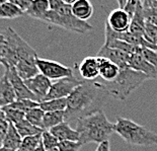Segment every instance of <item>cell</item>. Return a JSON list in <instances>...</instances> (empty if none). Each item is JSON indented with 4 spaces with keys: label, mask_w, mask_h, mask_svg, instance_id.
<instances>
[{
    "label": "cell",
    "mask_w": 157,
    "mask_h": 151,
    "mask_svg": "<svg viewBox=\"0 0 157 151\" xmlns=\"http://www.w3.org/2000/svg\"><path fill=\"white\" fill-rule=\"evenodd\" d=\"M102 82L83 81L67 97V109L65 110V122H76L92 113L102 110L109 97Z\"/></svg>",
    "instance_id": "cell-1"
},
{
    "label": "cell",
    "mask_w": 157,
    "mask_h": 151,
    "mask_svg": "<svg viewBox=\"0 0 157 151\" xmlns=\"http://www.w3.org/2000/svg\"><path fill=\"white\" fill-rule=\"evenodd\" d=\"M75 130L79 134L78 142L82 146L88 143L101 144L109 141L115 133V124L109 122L103 110H98L79 119Z\"/></svg>",
    "instance_id": "cell-2"
},
{
    "label": "cell",
    "mask_w": 157,
    "mask_h": 151,
    "mask_svg": "<svg viewBox=\"0 0 157 151\" xmlns=\"http://www.w3.org/2000/svg\"><path fill=\"white\" fill-rule=\"evenodd\" d=\"M2 33L4 41L0 48L5 68L15 67L19 62H36L39 57L36 51L12 28H6Z\"/></svg>",
    "instance_id": "cell-3"
},
{
    "label": "cell",
    "mask_w": 157,
    "mask_h": 151,
    "mask_svg": "<svg viewBox=\"0 0 157 151\" xmlns=\"http://www.w3.org/2000/svg\"><path fill=\"white\" fill-rule=\"evenodd\" d=\"M72 5L64 0H51L50 10L43 16L41 21L77 33H86L92 29V25L87 21H80L72 13Z\"/></svg>",
    "instance_id": "cell-4"
},
{
    "label": "cell",
    "mask_w": 157,
    "mask_h": 151,
    "mask_svg": "<svg viewBox=\"0 0 157 151\" xmlns=\"http://www.w3.org/2000/svg\"><path fill=\"white\" fill-rule=\"evenodd\" d=\"M115 133L120 135L128 144L135 146L157 145V134L132 120L117 117Z\"/></svg>",
    "instance_id": "cell-5"
},
{
    "label": "cell",
    "mask_w": 157,
    "mask_h": 151,
    "mask_svg": "<svg viewBox=\"0 0 157 151\" xmlns=\"http://www.w3.org/2000/svg\"><path fill=\"white\" fill-rule=\"evenodd\" d=\"M147 79L148 77L145 74L130 67H126L120 69L119 76L115 81L103 83V85L105 86L109 96L119 100H124L130 95V93L141 86Z\"/></svg>",
    "instance_id": "cell-6"
},
{
    "label": "cell",
    "mask_w": 157,
    "mask_h": 151,
    "mask_svg": "<svg viewBox=\"0 0 157 151\" xmlns=\"http://www.w3.org/2000/svg\"><path fill=\"white\" fill-rule=\"evenodd\" d=\"M36 66L41 74L50 80H59L66 77L73 76V71L70 67L65 66L59 62L48 59H36Z\"/></svg>",
    "instance_id": "cell-7"
},
{
    "label": "cell",
    "mask_w": 157,
    "mask_h": 151,
    "mask_svg": "<svg viewBox=\"0 0 157 151\" xmlns=\"http://www.w3.org/2000/svg\"><path fill=\"white\" fill-rule=\"evenodd\" d=\"M83 81L78 79L74 75L66 77V78L59 79L53 82L50 88L48 95L46 96L45 100L58 99H67V97L74 91V89L79 86Z\"/></svg>",
    "instance_id": "cell-8"
},
{
    "label": "cell",
    "mask_w": 157,
    "mask_h": 151,
    "mask_svg": "<svg viewBox=\"0 0 157 151\" xmlns=\"http://www.w3.org/2000/svg\"><path fill=\"white\" fill-rule=\"evenodd\" d=\"M25 83L28 86V88L31 90V92L36 96V102L39 103H41L45 100L46 96L48 95L50 88H51L53 84L52 80L47 78L46 76L41 74V73L31 79L25 80Z\"/></svg>",
    "instance_id": "cell-9"
},
{
    "label": "cell",
    "mask_w": 157,
    "mask_h": 151,
    "mask_svg": "<svg viewBox=\"0 0 157 151\" xmlns=\"http://www.w3.org/2000/svg\"><path fill=\"white\" fill-rule=\"evenodd\" d=\"M131 17L125 10L120 8L113 9L109 12L106 18V23L113 32L117 33H127L129 32L131 25Z\"/></svg>",
    "instance_id": "cell-10"
},
{
    "label": "cell",
    "mask_w": 157,
    "mask_h": 151,
    "mask_svg": "<svg viewBox=\"0 0 157 151\" xmlns=\"http://www.w3.org/2000/svg\"><path fill=\"white\" fill-rule=\"evenodd\" d=\"M5 71L7 72L8 74V78L9 81H10L11 85L14 89L16 99H32L36 102V96L31 92V90L28 88V86L25 85V80H22L21 77L18 76L17 72L14 67H8V68H5Z\"/></svg>",
    "instance_id": "cell-11"
},
{
    "label": "cell",
    "mask_w": 157,
    "mask_h": 151,
    "mask_svg": "<svg viewBox=\"0 0 157 151\" xmlns=\"http://www.w3.org/2000/svg\"><path fill=\"white\" fill-rule=\"evenodd\" d=\"M139 49L136 53L130 55L129 67L145 74L148 79H157V68L143 58L139 53Z\"/></svg>",
    "instance_id": "cell-12"
},
{
    "label": "cell",
    "mask_w": 157,
    "mask_h": 151,
    "mask_svg": "<svg viewBox=\"0 0 157 151\" xmlns=\"http://www.w3.org/2000/svg\"><path fill=\"white\" fill-rule=\"evenodd\" d=\"M96 57L109 60V61H112L113 63H115L116 65H118L120 69L129 67L130 54L124 51H121V50L109 48V47L103 45L98 52Z\"/></svg>",
    "instance_id": "cell-13"
},
{
    "label": "cell",
    "mask_w": 157,
    "mask_h": 151,
    "mask_svg": "<svg viewBox=\"0 0 157 151\" xmlns=\"http://www.w3.org/2000/svg\"><path fill=\"white\" fill-rule=\"evenodd\" d=\"M80 75L85 81H92L99 76V61L98 57H86L78 65Z\"/></svg>",
    "instance_id": "cell-14"
},
{
    "label": "cell",
    "mask_w": 157,
    "mask_h": 151,
    "mask_svg": "<svg viewBox=\"0 0 157 151\" xmlns=\"http://www.w3.org/2000/svg\"><path fill=\"white\" fill-rule=\"evenodd\" d=\"M16 99L14 89L9 81L7 72H4V74L0 78V108L10 106L13 103Z\"/></svg>",
    "instance_id": "cell-15"
},
{
    "label": "cell",
    "mask_w": 157,
    "mask_h": 151,
    "mask_svg": "<svg viewBox=\"0 0 157 151\" xmlns=\"http://www.w3.org/2000/svg\"><path fill=\"white\" fill-rule=\"evenodd\" d=\"M98 61H99V76L103 80L102 83H109L115 81L120 73L119 66L105 58H98Z\"/></svg>",
    "instance_id": "cell-16"
},
{
    "label": "cell",
    "mask_w": 157,
    "mask_h": 151,
    "mask_svg": "<svg viewBox=\"0 0 157 151\" xmlns=\"http://www.w3.org/2000/svg\"><path fill=\"white\" fill-rule=\"evenodd\" d=\"M53 135H54L59 142H63V141H77L79 140V134L75 129L71 128L67 122H63L60 125L54 127L50 130Z\"/></svg>",
    "instance_id": "cell-17"
},
{
    "label": "cell",
    "mask_w": 157,
    "mask_h": 151,
    "mask_svg": "<svg viewBox=\"0 0 157 151\" xmlns=\"http://www.w3.org/2000/svg\"><path fill=\"white\" fill-rule=\"evenodd\" d=\"M71 9L75 17L83 21L91 17L93 13V6L88 0H76L72 4Z\"/></svg>",
    "instance_id": "cell-18"
},
{
    "label": "cell",
    "mask_w": 157,
    "mask_h": 151,
    "mask_svg": "<svg viewBox=\"0 0 157 151\" xmlns=\"http://www.w3.org/2000/svg\"><path fill=\"white\" fill-rule=\"evenodd\" d=\"M21 141L22 138L19 135L18 131L16 130L15 126L12 125V124H9L7 133H6V135L4 137V140H3L2 147H4L6 149L18 151L19 147H21Z\"/></svg>",
    "instance_id": "cell-19"
},
{
    "label": "cell",
    "mask_w": 157,
    "mask_h": 151,
    "mask_svg": "<svg viewBox=\"0 0 157 151\" xmlns=\"http://www.w3.org/2000/svg\"><path fill=\"white\" fill-rule=\"evenodd\" d=\"M50 10V1L48 0H36L33 1L31 7L25 12L26 15L41 21L42 17Z\"/></svg>",
    "instance_id": "cell-20"
},
{
    "label": "cell",
    "mask_w": 157,
    "mask_h": 151,
    "mask_svg": "<svg viewBox=\"0 0 157 151\" xmlns=\"http://www.w3.org/2000/svg\"><path fill=\"white\" fill-rule=\"evenodd\" d=\"M63 122H65V112L45 113L44 119H43V128L44 131H50Z\"/></svg>",
    "instance_id": "cell-21"
},
{
    "label": "cell",
    "mask_w": 157,
    "mask_h": 151,
    "mask_svg": "<svg viewBox=\"0 0 157 151\" xmlns=\"http://www.w3.org/2000/svg\"><path fill=\"white\" fill-rule=\"evenodd\" d=\"M23 13L17 6L11 1H4L0 6V18L3 19H14L22 16Z\"/></svg>",
    "instance_id": "cell-22"
},
{
    "label": "cell",
    "mask_w": 157,
    "mask_h": 151,
    "mask_svg": "<svg viewBox=\"0 0 157 151\" xmlns=\"http://www.w3.org/2000/svg\"><path fill=\"white\" fill-rule=\"evenodd\" d=\"M41 108L45 113L49 112H65L67 109V99H58L44 100L40 103Z\"/></svg>",
    "instance_id": "cell-23"
},
{
    "label": "cell",
    "mask_w": 157,
    "mask_h": 151,
    "mask_svg": "<svg viewBox=\"0 0 157 151\" xmlns=\"http://www.w3.org/2000/svg\"><path fill=\"white\" fill-rule=\"evenodd\" d=\"M16 130L18 131L19 135L21 136V138H25L29 136H35V135H40L44 132L43 129H40L38 127H36L34 125H32L28 120L25 119L21 121V123L16 124L15 125Z\"/></svg>",
    "instance_id": "cell-24"
},
{
    "label": "cell",
    "mask_w": 157,
    "mask_h": 151,
    "mask_svg": "<svg viewBox=\"0 0 157 151\" xmlns=\"http://www.w3.org/2000/svg\"><path fill=\"white\" fill-rule=\"evenodd\" d=\"M3 113L6 117V120L8 121L9 124H12V125H16V124L21 123V121L25 119V114L21 112V110L13 109L10 106H4V108H1Z\"/></svg>",
    "instance_id": "cell-25"
},
{
    "label": "cell",
    "mask_w": 157,
    "mask_h": 151,
    "mask_svg": "<svg viewBox=\"0 0 157 151\" xmlns=\"http://www.w3.org/2000/svg\"><path fill=\"white\" fill-rule=\"evenodd\" d=\"M45 112L41 108H35L31 110H29L25 114V119L29 121L32 125H34L36 127H38L40 129H43V119H44Z\"/></svg>",
    "instance_id": "cell-26"
},
{
    "label": "cell",
    "mask_w": 157,
    "mask_h": 151,
    "mask_svg": "<svg viewBox=\"0 0 157 151\" xmlns=\"http://www.w3.org/2000/svg\"><path fill=\"white\" fill-rule=\"evenodd\" d=\"M41 143H42V134L25 137V138H22L18 151H36Z\"/></svg>",
    "instance_id": "cell-27"
},
{
    "label": "cell",
    "mask_w": 157,
    "mask_h": 151,
    "mask_svg": "<svg viewBox=\"0 0 157 151\" xmlns=\"http://www.w3.org/2000/svg\"><path fill=\"white\" fill-rule=\"evenodd\" d=\"M10 106L13 109H16L22 113L26 114L29 110H31L35 108H39L40 103L38 102H35V100L23 99H16L14 103H11Z\"/></svg>",
    "instance_id": "cell-28"
},
{
    "label": "cell",
    "mask_w": 157,
    "mask_h": 151,
    "mask_svg": "<svg viewBox=\"0 0 157 151\" xmlns=\"http://www.w3.org/2000/svg\"><path fill=\"white\" fill-rule=\"evenodd\" d=\"M59 143H60L59 140L50 131H44L42 133V144L44 146V148L46 149V151L53 148H57Z\"/></svg>",
    "instance_id": "cell-29"
},
{
    "label": "cell",
    "mask_w": 157,
    "mask_h": 151,
    "mask_svg": "<svg viewBox=\"0 0 157 151\" xmlns=\"http://www.w3.org/2000/svg\"><path fill=\"white\" fill-rule=\"evenodd\" d=\"M139 53L146 61H148L150 64H152L157 68V52L155 50L145 48V47H140Z\"/></svg>",
    "instance_id": "cell-30"
},
{
    "label": "cell",
    "mask_w": 157,
    "mask_h": 151,
    "mask_svg": "<svg viewBox=\"0 0 157 151\" xmlns=\"http://www.w3.org/2000/svg\"><path fill=\"white\" fill-rule=\"evenodd\" d=\"M82 145L77 141H63L58 145L59 151H80Z\"/></svg>",
    "instance_id": "cell-31"
},
{
    "label": "cell",
    "mask_w": 157,
    "mask_h": 151,
    "mask_svg": "<svg viewBox=\"0 0 157 151\" xmlns=\"http://www.w3.org/2000/svg\"><path fill=\"white\" fill-rule=\"evenodd\" d=\"M8 127H9L8 121L6 120L4 113H3L2 109L0 108V148L2 147L3 140H4V137L6 135V133H7Z\"/></svg>",
    "instance_id": "cell-32"
},
{
    "label": "cell",
    "mask_w": 157,
    "mask_h": 151,
    "mask_svg": "<svg viewBox=\"0 0 157 151\" xmlns=\"http://www.w3.org/2000/svg\"><path fill=\"white\" fill-rule=\"evenodd\" d=\"M138 5H139V1H133V0H130V1H127V4L123 10H125L127 13H128L132 19L133 16L135 15L137 8H138Z\"/></svg>",
    "instance_id": "cell-33"
},
{
    "label": "cell",
    "mask_w": 157,
    "mask_h": 151,
    "mask_svg": "<svg viewBox=\"0 0 157 151\" xmlns=\"http://www.w3.org/2000/svg\"><path fill=\"white\" fill-rule=\"evenodd\" d=\"M14 5H16L17 7L21 9V10L25 13L29 10V7H31L33 1L32 0H10Z\"/></svg>",
    "instance_id": "cell-34"
},
{
    "label": "cell",
    "mask_w": 157,
    "mask_h": 151,
    "mask_svg": "<svg viewBox=\"0 0 157 151\" xmlns=\"http://www.w3.org/2000/svg\"><path fill=\"white\" fill-rule=\"evenodd\" d=\"M95 151H111V147H109V141H105L101 144H98V146L96 147Z\"/></svg>",
    "instance_id": "cell-35"
},
{
    "label": "cell",
    "mask_w": 157,
    "mask_h": 151,
    "mask_svg": "<svg viewBox=\"0 0 157 151\" xmlns=\"http://www.w3.org/2000/svg\"><path fill=\"white\" fill-rule=\"evenodd\" d=\"M36 151H46V149L44 148V146H43V144L41 143V144H40V145H39L38 148H36Z\"/></svg>",
    "instance_id": "cell-36"
},
{
    "label": "cell",
    "mask_w": 157,
    "mask_h": 151,
    "mask_svg": "<svg viewBox=\"0 0 157 151\" xmlns=\"http://www.w3.org/2000/svg\"><path fill=\"white\" fill-rule=\"evenodd\" d=\"M0 64L3 65V55H2V51L1 48H0Z\"/></svg>",
    "instance_id": "cell-37"
},
{
    "label": "cell",
    "mask_w": 157,
    "mask_h": 151,
    "mask_svg": "<svg viewBox=\"0 0 157 151\" xmlns=\"http://www.w3.org/2000/svg\"><path fill=\"white\" fill-rule=\"evenodd\" d=\"M0 151H14V150H10V149H6V148H4V147H1V148H0Z\"/></svg>",
    "instance_id": "cell-38"
},
{
    "label": "cell",
    "mask_w": 157,
    "mask_h": 151,
    "mask_svg": "<svg viewBox=\"0 0 157 151\" xmlns=\"http://www.w3.org/2000/svg\"><path fill=\"white\" fill-rule=\"evenodd\" d=\"M48 151H59V149H58V147H57V148H53V149H50V150H48Z\"/></svg>",
    "instance_id": "cell-39"
},
{
    "label": "cell",
    "mask_w": 157,
    "mask_h": 151,
    "mask_svg": "<svg viewBox=\"0 0 157 151\" xmlns=\"http://www.w3.org/2000/svg\"><path fill=\"white\" fill-rule=\"evenodd\" d=\"M4 1H5V0H0V6H1V5H2V3H3V2H4Z\"/></svg>",
    "instance_id": "cell-40"
},
{
    "label": "cell",
    "mask_w": 157,
    "mask_h": 151,
    "mask_svg": "<svg viewBox=\"0 0 157 151\" xmlns=\"http://www.w3.org/2000/svg\"><path fill=\"white\" fill-rule=\"evenodd\" d=\"M156 52H157V50H156Z\"/></svg>",
    "instance_id": "cell-41"
}]
</instances>
